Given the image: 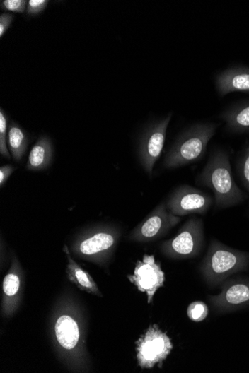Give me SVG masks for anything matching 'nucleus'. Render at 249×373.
Returning a JSON list of instances; mask_svg holds the SVG:
<instances>
[{"mask_svg": "<svg viewBox=\"0 0 249 373\" xmlns=\"http://www.w3.org/2000/svg\"><path fill=\"white\" fill-rule=\"evenodd\" d=\"M197 183L210 189L214 195V203L217 208H228L243 203L246 196L235 183L227 152L218 148L214 150Z\"/></svg>", "mask_w": 249, "mask_h": 373, "instance_id": "obj_1", "label": "nucleus"}, {"mask_svg": "<svg viewBox=\"0 0 249 373\" xmlns=\"http://www.w3.org/2000/svg\"><path fill=\"white\" fill-rule=\"evenodd\" d=\"M15 170L16 168L9 165L0 168V185L1 186L7 182V179Z\"/></svg>", "mask_w": 249, "mask_h": 373, "instance_id": "obj_25", "label": "nucleus"}, {"mask_svg": "<svg viewBox=\"0 0 249 373\" xmlns=\"http://www.w3.org/2000/svg\"><path fill=\"white\" fill-rule=\"evenodd\" d=\"M238 170L242 184L246 189L249 197V144L245 147L239 158Z\"/></svg>", "mask_w": 249, "mask_h": 373, "instance_id": "obj_18", "label": "nucleus"}, {"mask_svg": "<svg viewBox=\"0 0 249 373\" xmlns=\"http://www.w3.org/2000/svg\"><path fill=\"white\" fill-rule=\"evenodd\" d=\"M226 129L232 133H249V100L233 105L220 114Z\"/></svg>", "mask_w": 249, "mask_h": 373, "instance_id": "obj_12", "label": "nucleus"}, {"mask_svg": "<svg viewBox=\"0 0 249 373\" xmlns=\"http://www.w3.org/2000/svg\"><path fill=\"white\" fill-rule=\"evenodd\" d=\"M187 312L192 321L199 323L203 321L209 315V308L203 302L196 301L190 304Z\"/></svg>", "mask_w": 249, "mask_h": 373, "instance_id": "obj_19", "label": "nucleus"}, {"mask_svg": "<svg viewBox=\"0 0 249 373\" xmlns=\"http://www.w3.org/2000/svg\"><path fill=\"white\" fill-rule=\"evenodd\" d=\"M215 85L222 97L233 93H249V67L237 66L227 69L216 76Z\"/></svg>", "mask_w": 249, "mask_h": 373, "instance_id": "obj_11", "label": "nucleus"}, {"mask_svg": "<svg viewBox=\"0 0 249 373\" xmlns=\"http://www.w3.org/2000/svg\"><path fill=\"white\" fill-rule=\"evenodd\" d=\"M13 18V16L9 13H4L0 16V37H2L8 31Z\"/></svg>", "mask_w": 249, "mask_h": 373, "instance_id": "obj_24", "label": "nucleus"}, {"mask_svg": "<svg viewBox=\"0 0 249 373\" xmlns=\"http://www.w3.org/2000/svg\"><path fill=\"white\" fill-rule=\"evenodd\" d=\"M213 307L218 312L236 311L249 306V280L238 279L225 282L222 292L209 297Z\"/></svg>", "mask_w": 249, "mask_h": 373, "instance_id": "obj_9", "label": "nucleus"}, {"mask_svg": "<svg viewBox=\"0 0 249 373\" xmlns=\"http://www.w3.org/2000/svg\"><path fill=\"white\" fill-rule=\"evenodd\" d=\"M28 3L25 0H4L0 4V7L5 11L22 13L26 10Z\"/></svg>", "mask_w": 249, "mask_h": 373, "instance_id": "obj_22", "label": "nucleus"}, {"mask_svg": "<svg viewBox=\"0 0 249 373\" xmlns=\"http://www.w3.org/2000/svg\"><path fill=\"white\" fill-rule=\"evenodd\" d=\"M129 279L140 292L146 293L148 302L151 303L157 290L163 286L165 275L155 256L145 255L137 261L134 274L129 276Z\"/></svg>", "mask_w": 249, "mask_h": 373, "instance_id": "obj_8", "label": "nucleus"}, {"mask_svg": "<svg viewBox=\"0 0 249 373\" xmlns=\"http://www.w3.org/2000/svg\"><path fill=\"white\" fill-rule=\"evenodd\" d=\"M204 242L203 220L191 218L180 229L176 237L165 242L162 248L163 253L171 258L187 259L200 254Z\"/></svg>", "mask_w": 249, "mask_h": 373, "instance_id": "obj_4", "label": "nucleus"}, {"mask_svg": "<svg viewBox=\"0 0 249 373\" xmlns=\"http://www.w3.org/2000/svg\"><path fill=\"white\" fill-rule=\"evenodd\" d=\"M217 128L216 123L199 122L185 130L166 156L164 168L173 170L199 161L205 155L207 145Z\"/></svg>", "mask_w": 249, "mask_h": 373, "instance_id": "obj_2", "label": "nucleus"}, {"mask_svg": "<svg viewBox=\"0 0 249 373\" xmlns=\"http://www.w3.org/2000/svg\"><path fill=\"white\" fill-rule=\"evenodd\" d=\"M20 288L19 276L15 273H9L4 280V292L8 297L15 296Z\"/></svg>", "mask_w": 249, "mask_h": 373, "instance_id": "obj_21", "label": "nucleus"}, {"mask_svg": "<svg viewBox=\"0 0 249 373\" xmlns=\"http://www.w3.org/2000/svg\"><path fill=\"white\" fill-rule=\"evenodd\" d=\"M64 249L68 260L67 273L69 276H70V279L81 289L86 290L88 292L96 295H100L98 288L91 278L90 274L85 270H83L72 259L66 246Z\"/></svg>", "mask_w": 249, "mask_h": 373, "instance_id": "obj_16", "label": "nucleus"}, {"mask_svg": "<svg viewBox=\"0 0 249 373\" xmlns=\"http://www.w3.org/2000/svg\"><path fill=\"white\" fill-rule=\"evenodd\" d=\"M214 201L205 192L188 185H183L173 191L166 206L171 213L178 217L190 214L204 215L210 209Z\"/></svg>", "mask_w": 249, "mask_h": 373, "instance_id": "obj_7", "label": "nucleus"}, {"mask_svg": "<svg viewBox=\"0 0 249 373\" xmlns=\"http://www.w3.org/2000/svg\"><path fill=\"white\" fill-rule=\"evenodd\" d=\"M138 364L143 369L161 367L173 349L171 339L157 326L152 325L136 342Z\"/></svg>", "mask_w": 249, "mask_h": 373, "instance_id": "obj_5", "label": "nucleus"}, {"mask_svg": "<svg viewBox=\"0 0 249 373\" xmlns=\"http://www.w3.org/2000/svg\"><path fill=\"white\" fill-rule=\"evenodd\" d=\"M249 254L212 240L202 262L200 271L204 281L212 287L224 283L231 275L248 269Z\"/></svg>", "mask_w": 249, "mask_h": 373, "instance_id": "obj_3", "label": "nucleus"}, {"mask_svg": "<svg viewBox=\"0 0 249 373\" xmlns=\"http://www.w3.org/2000/svg\"><path fill=\"white\" fill-rule=\"evenodd\" d=\"M173 114L152 122L143 132L140 139L138 155L142 167L151 176L156 162L160 158Z\"/></svg>", "mask_w": 249, "mask_h": 373, "instance_id": "obj_6", "label": "nucleus"}, {"mask_svg": "<svg viewBox=\"0 0 249 373\" xmlns=\"http://www.w3.org/2000/svg\"><path fill=\"white\" fill-rule=\"evenodd\" d=\"M7 129V117L1 108L0 110V154L7 159H11L6 143Z\"/></svg>", "mask_w": 249, "mask_h": 373, "instance_id": "obj_20", "label": "nucleus"}, {"mask_svg": "<svg viewBox=\"0 0 249 373\" xmlns=\"http://www.w3.org/2000/svg\"><path fill=\"white\" fill-rule=\"evenodd\" d=\"M113 233L100 232L83 241L79 245L81 254L92 256L110 250L116 244Z\"/></svg>", "mask_w": 249, "mask_h": 373, "instance_id": "obj_15", "label": "nucleus"}, {"mask_svg": "<svg viewBox=\"0 0 249 373\" xmlns=\"http://www.w3.org/2000/svg\"><path fill=\"white\" fill-rule=\"evenodd\" d=\"M53 150L49 137L42 136L31 150L26 164V170L40 171L47 169L52 160Z\"/></svg>", "mask_w": 249, "mask_h": 373, "instance_id": "obj_13", "label": "nucleus"}, {"mask_svg": "<svg viewBox=\"0 0 249 373\" xmlns=\"http://www.w3.org/2000/svg\"><path fill=\"white\" fill-rule=\"evenodd\" d=\"M182 220L171 213L166 205L157 207L145 222L132 234L131 239L137 242H148L159 237Z\"/></svg>", "mask_w": 249, "mask_h": 373, "instance_id": "obj_10", "label": "nucleus"}, {"mask_svg": "<svg viewBox=\"0 0 249 373\" xmlns=\"http://www.w3.org/2000/svg\"><path fill=\"white\" fill-rule=\"evenodd\" d=\"M8 146L12 157L17 162L21 160L29 146L27 134L15 122H12L8 129Z\"/></svg>", "mask_w": 249, "mask_h": 373, "instance_id": "obj_17", "label": "nucleus"}, {"mask_svg": "<svg viewBox=\"0 0 249 373\" xmlns=\"http://www.w3.org/2000/svg\"><path fill=\"white\" fill-rule=\"evenodd\" d=\"M55 336L61 346L66 350L74 349L79 339L77 323L71 316L63 315L55 324Z\"/></svg>", "mask_w": 249, "mask_h": 373, "instance_id": "obj_14", "label": "nucleus"}, {"mask_svg": "<svg viewBox=\"0 0 249 373\" xmlns=\"http://www.w3.org/2000/svg\"><path fill=\"white\" fill-rule=\"evenodd\" d=\"M49 3L48 0H30L26 8L27 15L38 16L47 8Z\"/></svg>", "mask_w": 249, "mask_h": 373, "instance_id": "obj_23", "label": "nucleus"}]
</instances>
